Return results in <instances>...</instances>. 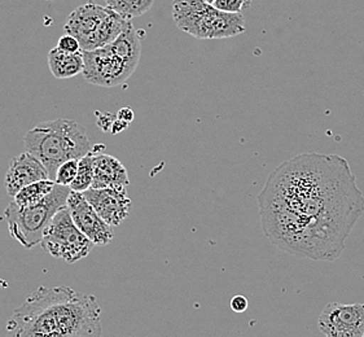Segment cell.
I'll use <instances>...</instances> for the list:
<instances>
[{
    "instance_id": "obj_4",
    "label": "cell",
    "mask_w": 364,
    "mask_h": 337,
    "mask_svg": "<svg viewBox=\"0 0 364 337\" xmlns=\"http://www.w3.org/2000/svg\"><path fill=\"white\" fill-rule=\"evenodd\" d=\"M173 17L179 29L197 39H223L245 33L242 14L223 12L205 0H174Z\"/></svg>"
},
{
    "instance_id": "obj_21",
    "label": "cell",
    "mask_w": 364,
    "mask_h": 337,
    "mask_svg": "<svg viewBox=\"0 0 364 337\" xmlns=\"http://www.w3.org/2000/svg\"><path fill=\"white\" fill-rule=\"evenodd\" d=\"M230 306H231L232 311H235V313H244V311L248 310V299L245 296H242V294H235L232 299H231Z\"/></svg>"
},
{
    "instance_id": "obj_22",
    "label": "cell",
    "mask_w": 364,
    "mask_h": 337,
    "mask_svg": "<svg viewBox=\"0 0 364 337\" xmlns=\"http://www.w3.org/2000/svg\"><path fill=\"white\" fill-rule=\"evenodd\" d=\"M117 118L124 119V121L130 124L132 119H134V112L130 108H122V109L117 113Z\"/></svg>"
},
{
    "instance_id": "obj_17",
    "label": "cell",
    "mask_w": 364,
    "mask_h": 337,
    "mask_svg": "<svg viewBox=\"0 0 364 337\" xmlns=\"http://www.w3.org/2000/svg\"><path fill=\"white\" fill-rule=\"evenodd\" d=\"M92 182H94V152L86 154L85 157L80 159L78 173L69 187L77 192H85L92 187Z\"/></svg>"
},
{
    "instance_id": "obj_20",
    "label": "cell",
    "mask_w": 364,
    "mask_h": 337,
    "mask_svg": "<svg viewBox=\"0 0 364 337\" xmlns=\"http://www.w3.org/2000/svg\"><path fill=\"white\" fill-rule=\"evenodd\" d=\"M56 47H58V50L68 52V53H75V52L82 51L80 41L77 38L73 37V36L68 34V33H66L65 36H63V37L58 39Z\"/></svg>"
},
{
    "instance_id": "obj_3",
    "label": "cell",
    "mask_w": 364,
    "mask_h": 337,
    "mask_svg": "<svg viewBox=\"0 0 364 337\" xmlns=\"http://www.w3.org/2000/svg\"><path fill=\"white\" fill-rule=\"evenodd\" d=\"M23 146L43 164L52 181L61 164L73 159L80 160L92 152L86 129L68 118L38 124L25 135Z\"/></svg>"
},
{
    "instance_id": "obj_24",
    "label": "cell",
    "mask_w": 364,
    "mask_h": 337,
    "mask_svg": "<svg viewBox=\"0 0 364 337\" xmlns=\"http://www.w3.org/2000/svg\"><path fill=\"white\" fill-rule=\"evenodd\" d=\"M205 1H206V3H209V4H213L215 0H205Z\"/></svg>"
},
{
    "instance_id": "obj_12",
    "label": "cell",
    "mask_w": 364,
    "mask_h": 337,
    "mask_svg": "<svg viewBox=\"0 0 364 337\" xmlns=\"http://www.w3.org/2000/svg\"><path fill=\"white\" fill-rule=\"evenodd\" d=\"M50 179L47 168L36 156L28 151L12 159L6 176V191L8 196L14 198L21 188L38 181Z\"/></svg>"
},
{
    "instance_id": "obj_11",
    "label": "cell",
    "mask_w": 364,
    "mask_h": 337,
    "mask_svg": "<svg viewBox=\"0 0 364 337\" xmlns=\"http://www.w3.org/2000/svg\"><path fill=\"white\" fill-rule=\"evenodd\" d=\"M82 193L110 226H119L130 214L132 200L127 196L126 187L90 188Z\"/></svg>"
},
{
    "instance_id": "obj_6",
    "label": "cell",
    "mask_w": 364,
    "mask_h": 337,
    "mask_svg": "<svg viewBox=\"0 0 364 337\" xmlns=\"http://www.w3.org/2000/svg\"><path fill=\"white\" fill-rule=\"evenodd\" d=\"M130 21L108 6L87 1L70 12L64 29L80 41L82 51H90L112 43Z\"/></svg>"
},
{
    "instance_id": "obj_9",
    "label": "cell",
    "mask_w": 364,
    "mask_h": 337,
    "mask_svg": "<svg viewBox=\"0 0 364 337\" xmlns=\"http://www.w3.org/2000/svg\"><path fill=\"white\" fill-rule=\"evenodd\" d=\"M318 326L328 337H363L364 304L331 302L323 309Z\"/></svg>"
},
{
    "instance_id": "obj_15",
    "label": "cell",
    "mask_w": 364,
    "mask_h": 337,
    "mask_svg": "<svg viewBox=\"0 0 364 337\" xmlns=\"http://www.w3.org/2000/svg\"><path fill=\"white\" fill-rule=\"evenodd\" d=\"M56 186V182L52 179H43L38 181L34 183L28 184L26 187L21 188L20 192H17L14 200L17 205L29 206L38 204L43 198H47L51 193Z\"/></svg>"
},
{
    "instance_id": "obj_2",
    "label": "cell",
    "mask_w": 364,
    "mask_h": 337,
    "mask_svg": "<svg viewBox=\"0 0 364 337\" xmlns=\"http://www.w3.org/2000/svg\"><path fill=\"white\" fill-rule=\"evenodd\" d=\"M102 309L94 294L70 287H39L7 323L17 337H97L102 335Z\"/></svg>"
},
{
    "instance_id": "obj_8",
    "label": "cell",
    "mask_w": 364,
    "mask_h": 337,
    "mask_svg": "<svg viewBox=\"0 0 364 337\" xmlns=\"http://www.w3.org/2000/svg\"><path fill=\"white\" fill-rule=\"evenodd\" d=\"M82 53L85 60L82 74L83 78L91 85L102 87L119 86L136 70V66L122 59L110 43L95 50L82 51Z\"/></svg>"
},
{
    "instance_id": "obj_7",
    "label": "cell",
    "mask_w": 364,
    "mask_h": 337,
    "mask_svg": "<svg viewBox=\"0 0 364 337\" xmlns=\"http://www.w3.org/2000/svg\"><path fill=\"white\" fill-rule=\"evenodd\" d=\"M41 245L52 257L64 260L68 264L78 262L87 257L95 247V244L74 223L66 205L52 218Z\"/></svg>"
},
{
    "instance_id": "obj_13",
    "label": "cell",
    "mask_w": 364,
    "mask_h": 337,
    "mask_svg": "<svg viewBox=\"0 0 364 337\" xmlns=\"http://www.w3.org/2000/svg\"><path fill=\"white\" fill-rule=\"evenodd\" d=\"M129 183L130 179L122 162L109 154H94V182L91 188H121L127 187Z\"/></svg>"
},
{
    "instance_id": "obj_5",
    "label": "cell",
    "mask_w": 364,
    "mask_h": 337,
    "mask_svg": "<svg viewBox=\"0 0 364 337\" xmlns=\"http://www.w3.org/2000/svg\"><path fill=\"white\" fill-rule=\"evenodd\" d=\"M70 192L69 186L56 183L51 193L38 204L20 206L12 201L3 214L9 235L26 250L41 244L55 214L66 205Z\"/></svg>"
},
{
    "instance_id": "obj_23",
    "label": "cell",
    "mask_w": 364,
    "mask_h": 337,
    "mask_svg": "<svg viewBox=\"0 0 364 337\" xmlns=\"http://www.w3.org/2000/svg\"><path fill=\"white\" fill-rule=\"evenodd\" d=\"M129 122H126L124 119H119L117 118L112 125V134H118V132H124V129H127Z\"/></svg>"
},
{
    "instance_id": "obj_18",
    "label": "cell",
    "mask_w": 364,
    "mask_h": 337,
    "mask_svg": "<svg viewBox=\"0 0 364 337\" xmlns=\"http://www.w3.org/2000/svg\"><path fill=\"white\" fill-rule=\"evenodd\" d=\"M80 160L73 159V160H68L64 164H61L56 171L55 182L61 186H70L78 173Z\"/></svg>"
},
{
    "instance_id": "obj_1",
    "label": "cell",
    "mask_w": 364,
    "mask_h": 337,
    "mask_svg": "<svg viewBox=\"0 0 364 337\" xmlns=\"http://www.w3.org/2000/svg\"><path fill=\"white\" fill-rule=\"evenodd\" d=\"M258 205L263 232L279 250L335 261L363 215L364 196L343 157L301 154L269 173Z\"/></svg>"
},
{
    "instance_id": "obj_16",
    "label": "cell",
    "mask_w": 364,
    "mask_h": 337,
    "mask_svg": "<svg viewBox=\"0 0 364 337\" xmlns=\"http://www.w3.org/2000/svg\"><path fill=\"white\" fill-rule=\"evenodd\" d=\"M105 3L119 15L132 20L146 14L154 6V0H105Z\"/></svg>"
},
{
    "instance_id": "obj_14",
    "label": "cell",
    "mask_w": 364,
    "mask_h": 337,
    "mask_svg": "<svg viewBox=\"0 0 364 337\" xmlns=\"http://www.w3.org/2000/svg\"><path fill=\"white\" fill-rule=\"evenodd\" d=\"M48 66L52 75L58 80L73 78L75 75L83 73V53L82 51L68 53L55 47L48 52Z\"/></svg>"
},
{
    "instance_id": "obj_10",
    "label": "cell",
    "mask_w": 364,
    "mask_h": 337,
    "mask_svg": "<svg viewBox=\"0 0 364 337\" xmlns=\"http://www.w3.org/2000/svg\"><path fill=\"white\" fill-rule=\"evenodd\" d=\"M66 206L74 223L95 245L105 247L113 240L114 234L112 226L102 220L82 192L72 190L66 201Z\"/></svg>"
},
{
    "instance_id": "obj_19",
    "label": "cell",
    "mask_w": 364,
    "mask_h": 337,
    "mask_svg": "<svg viewBox=\"0 0 364 337\" xmlns=\"http://www.w3.org/2000/svg\"><path fill=\"white\" fill-rule=\"evenodd\" d=\"M252 1L253 0H215L213 6L223 12L241 14L244 9H248L250 7Z\"/></svg>"
}]
</instances>
